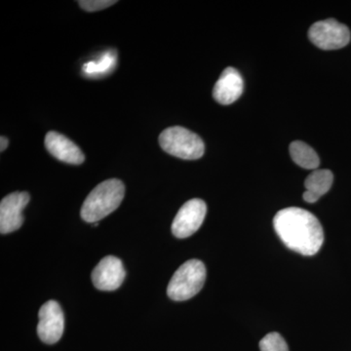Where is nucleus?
I'll use <instances>...</instances> for the list:
<instances>
[{"label":"nucleus","mask_w":351,"mask_h":351,"mask_svg":"<svg viewBox=\"0 0 351 351\" xmlns=\"http://www.w3.org/2000/svg\"><path fill=\"white\" fill-rule=\"evenodd\" d=\"M274 226L285 246L301 255H315L324 243V230L319 219L302 208L280 210L274 217Z\"/></svg>","instance_id":"nucleus-1"},{"label":"nucleus","mask_w":351,"mask_h":351,"mask_svg":"<svg viewBox=\"0 0 351 351\" xmlns=\"http://www.w3.org/2000/svg\"><path fill=\"white\" fill-rule=\"evenodd\" d=\"M125 195L123 182L117 179L101 182L87 196L82 207V218L89 223H96L119 207Z\"/></svg>","instance_id":"nucleus-2"},{"label":"nucleus","mask_w":351,"mask_h":351,"mask_svg":"<svg viewBox=\"0 0 351 351\" xmlns=\"http://www.w3.org/2000/svg\"><path fill=\"white\" fill-rule=\"evenodd\" d=\"M206 274V267L201 261L189 260L182 263L168 284V297L176 302L188 301L200 292Z\"/></svg>","instance_id":"nucleus-3"},{"label":"nucleus","mask_w":351,"mask_h":351,"mask_svg":"<svg viewBox=\"0 0 351 351\" xmlns=\"http://www.w3.org/2000/svg\"><path fill=\"white\" fill-rule=\"evenodd\" d=\"M159 144L164 152L184 160H195L203 156L205 145L202 138L184 127L165 129L159 136Z\"/></svg>","instance_id":"nucleus-4"},{"label":"nucleus","mask_w":351,"mask_h":351,"mask_svg":"<svg viewBox=\"0 0 351 351\" xmlns=\"http://www.w3.org/2000/svg\"><path fill=\"white\" fill-rule=\"evenodd\" d=\"M308 38L320 49L338 50L350 43V31L337 20H323L311 25Z\"/></svg>","instance_id":"nucleus-5"},{"label":"nucleus","mask_w":351,"mask_h":351,"mask_svg":"<svg viewBox=\"0 0 351 351\" xmlns=\"http://www.w3.org/2000/svg\"><path fill=\"white\" fill-rule=\"evenodd\" d=\"M207 213V205L202 199L193 198L184 203L176 215L172 233L177 239H184L199 230Z\"/></svg>","instance_id":"nucleus-6"},{"label":"nucleus","mask_w":351,"mask_h":351,"mask_svg":"<svg viewBox=\"0 0 351 351\" xmlns=\"http://www.w3.org/2000/svg\"><path fill=\"white\" fill-rule=\"evenodd\" d=\"M38 335L47 345L56 343L61 339L64 330L63 309L56 301H48L39 309Z\"/></svg>","instance_id":"nucleus-7"},{"label":"nucleus","mask_w":351,"mask_h":351,"mask_svg":"<svg viewBox=\"0 0 351 351\" xmlns=\"http://www.w3.org/2000/svg\"><path fill=\"white\" fill-rule=\"evenodd\" d=\"M29 202V195L25 191L11 193L0 203V232L7 234L19 230L24 223L23 210Z\"/></svg>","instance_id":"nucleus-8"},{"label":"nucleus","mask_w":351,"mask_h":351,"mask_svg":"<svg viewBox=\"0 0 351 351\" xmlns=\"http://www.w3.org/2000/svg\"><path fill=\"white\" fill-rule=\"evenodd\" d=\"M123 263L114 256H107L101 261L92 272V282L101 291H114L125 279Z\"/></svg>","instance_id":"nucleus-9"},{"label":"nucleus","mask_w":351,"mask_h":351,"mask_svg":"<svg viewBox=\"0 0 351 351\" xmlns=\"http://www.w3.org/2000/svg\"><path fill=\"white\" fill-rule=\"evenodd\" d=\"M243 89L244 82L241 75L237 69L228 66L215 84L213 97L221 105L228 106L239 100Z\"/></svg>","instance_id":"nucleus-10"},{"label":"nucleus","mask_w":351,"mask_h":351,"mask_svg":"<svg viewBox=\"0 0 351 351\" xmlns=\"http://www.w3.org/2000/svg\"><path fill=\"white\" fill-rule=\"evenodd\" d=\"M45 147L51 156L58 160L69 164L80 165L84 162V154L82 149L58 132L51 131L45 137Z\"/></svg>","instance_id":"nucleus-11"},{"label":"nucleus","mask_w":351,"mask_h":351,"mask_svg":"<svg viewBox=\"0 0 351 351\" xmlns=\"http://www.w3.org/2000/svg\"><path fill=\"white\" fill-rule=\"evenodd\" d=\"M334 182V175L330 170H314L304 182L306 191L302 197L307 203H315L321 196L326 195Z\"/></svg>","instance_id":"nucleus-12"},{"label":"nucleus","mask_w":351,"mask_h":351,"mask_svg":"<svg viewBox=\"0 0 351 351\" xmlns=\"http://www.w3.org/2000/svg\"><path fill=\"white\" fill-rule=\"evenodd\" d=\"M290 154L293 161L307 170H316L319 167L320 160L317 152L311 145L301 141H295L290 145Z\"/></svg>","instance_id":"nucleus-13"},{"label":"nucleus","mask_w":351,"mask_h":351,"mask_svg":"<svg viewBox=\"0 0 351 351\" xmlns=\"http://www.w3.org/2000/svg\"><path fill=\"white\" fill-rule=\"evenodd\" d=\"M117 55L114 50L103 53L98 60L83 64L82 71L89 77H100L112 73L117 66Z\"/></svg>","instance_id":"nucleus-14"},{"label":"nucleus","mask_w":351,"mask_h":351,"mask_svg":"<svg viewBox=\"0 0 351 351\" xmlns=\"http://www.w3.org/2000/svg\"><path fill=\"white\" fill-rule=\"evenodd\" d=\"M261 351H289L287 343L278 332H269L260 341Z\"/></svg>","instance_id":"nucleus-15"},{"label":"nucleus","mask_w":351,"mask_h":351,"mask_svg":"<svg viewBox=\"0 0 351 351\" xmlns=\"http://www.w3.org/2000/svg\"><path fill=\"white\" fill-rule=\"evenodd\" d=\"M78 3L87 12H96V11L103 10V9L112 6L113 4L117 3V1H112V0H82V1H78Z\"/></svg>","instance_id":"nucleus-16"},{"label":"nucleus","mask_w":351,"mask_h":351,"mask_svg":"<svg viewBox=\"0 0 351 351\" xmlns=\"http://www.w3.org/2000/svg\"><path fill=\"white\" fill-rule=\"evenodd\" d=\"M0 143H1V145H0V151L4 152L7 149V147H8V138L6 137H4V136H2L1 138H0Z\"/></svg>","instance_id":"nucleus-17"}]
</instances>
